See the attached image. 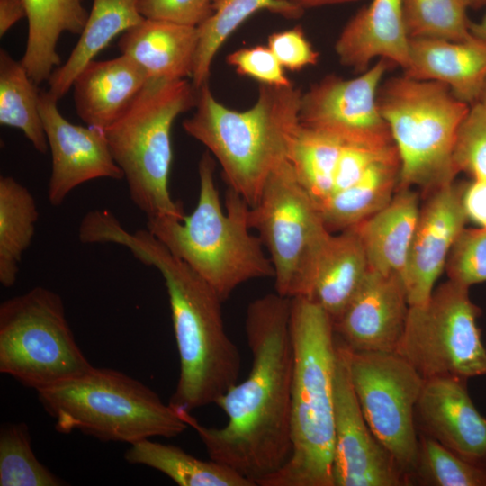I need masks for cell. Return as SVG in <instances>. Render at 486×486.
Wrapping results in <instances>:
<instances>
[{
	"mask_svg": "<svg viewBox=\"0 0 486 486\" xmlns=\"http://www.w3.org/2000/svg\"><path fill=\"white\" fill-rule=\"evenodd\" d=\"M291 301L275 292L248 304L245 330L252 365L247 378L215 403L227 417L224 426L206 427L190 411L176 409L195 430L210 459L256 486L281 470L292 453Z\"/></svg>",
	"mask_w": 486,
	"mask_h": 486,
	"instance_id": "6da1fadb",
	"label": "cell"
},
{
	"mask_svg": "<svg viewBox=\"0 0 486 486\" xmlns=\"http://www.w3.org/2000/svg\"><path fill=\"white\" fill-rule=\"evenodd\" d=\"M90 237L95 244L125 247L165 280L180 360L178 382L168 403L188 411L215 404L238 382L241 367L239 350L224 327L223 301L147 229L130 232L104 212L94 220Z\"/></svg>",
	"mask_w": 486,
	"mask_h": 486,
	"instance_id": "7a4b0ae2",
	"label": "cell"
},
{
	"mask_svg": "<svg viewBox=\"0 0 486 486\" xmlns=\"http://www.w3.org/2000/svg\"><path fill=\"white\" fill-rule=\"evenodd\" d=\"M293 348L292 453L261 486H334V376L337 359L332 318L306 297L291 301Z\"/></svg>",
	"mask_w": 486,
	"mask_h": 486,
	"instance_id": "3957f363",
	"label": "cell"
},
{
	"mask_svg": "<svg viewBox=\"0 0 486 486\" xmlns=\"http://www.w3.org/2000/svg\"><path fill=\"white\" fill-rule=\"evenodd\" d=\"M302 95L293 85L260 84L254 105L237 111L220 103L205 83L198 89L195 112L183 122V129L213 155L229 188L253 206L268 176L288 159L300 126Z\"/></svg>",
	"mask_w": 486,
	"mask_h": 486,
	"instance_id": "277c9868",
	"label": "cell"
},
{
	"mask_svg": "<svg viewBox=\"0 0 486 486\" xmlns=\"http://www.w3.org/2000/svg\"><path fill=\"white\" fill-rule=\"evenodd\" d=\"M215 162L207 150L198 164L199 197L183 220L148 218L147 230L173 255L201 275L224 302L242 284L274 276L258 236L250 232V205L228 188L223 210L215 179Z\"/></svg>",
	"mask_w": 486,
	"mask_h": 486,
	"instance_id": "5b68a950",
	"label": "cell"
},
{
	"mask_svg": "<svg viewBox=\"0 0 486 486\" xmlns=\"http://www.w3.org/2000/svg\"><path fill=\"white\" fill-rule=\"evenodd\" d=\"M37 393L59 433L78 430L102 441L131 445L154 436L174 437L188 428L153 390L111 368L94 366Z\"/></svg>",
	"mask_w": 486,
	"mask_h": 486,
	"instance_id": "8992f818",
	"label": "cell"
},
{
	"mask_svg": "<svg viewBox=\"0 0 486 486\" xmlns=\"http://www.w3.org/2000/svg\"><path fill=\"white\" fill-rule=\"evenodd\" d=\"M197 97L198 89L186 78H149L130 107L104 130L130 200L148 218L185 216L168 187L171 130L181 113L195 107Z\"/></svg>",
	"mask_w": 486,
	"mask_h": 486,
	"instance_id": "52a82bcc",
	"label": "cell"
},
{
	"mask_svg": "<svg viewBox=\"0 0 486 486\" xmlns=\"http://www.w3.org/2000/svg\"><path fill=\"white\" fill-rule=\"evenodd\" d=\"M377 103L400 157L399 187L432 192L454 182V150L470 104L444 84L404 74L382 82Z\"/></svg>",
	"mask_w": 486,
	"mask_h": 486,
	"instance_id": "ba28073f",
	"label": "cell"
},
{
	"mask_svg": "<svg viewBox=\"0 0 486 486\" xmlns=\"http://www.w3.org/2000/svg\"><path fill=\"white\" fill-rule=\"evenodd\" d=\"M94 366L78 346L56 292L36 286L0 304V372L40 391Z\"/></svg>",
	"mask_w": 486,
	"mask_h": 486,
	"instance_id": "9c48e42d",
	"label": "cell"
},
{
	"mask_svg": "<svg viewBox=\"0 0 486 486\" xmlns=\"http://www.w3.org/2000/svg\"><path fill=\"white\" fill-rule=\"evenodd\" d=\"M469 289L448 280L426 303L410 306L396 353L424 380L486 376V346L477 324L482 311Z\"/></svg>",
	"mask_w": 486,
	"mask_h": 486,
	"instance_id": "30bf717a",
	"label": "cell"
},
{
	"mask_svg": "<svg viewBox=\"0 0 486 486\" xmlns=\"http://www.w3.org/2000/svg\"><path fill=\"white\" fill-rule=\"evenodd\" d=\"M248 222L269 254L275 292L297 297L306 267L329 231L288 159L268 176L256 203L250 206Z\"/></svg>",
	"mask_w": 486,
	"mask_h": 486,
	"instance_id": "8fae6325",
	"label": "cell"
},
{
	"mask_svg": "<svg viewBox=\"0 0 486 486\" xmlns=\"http://www.w3.org/2000/svg\"><path fill=\"white\" fill-rule=\"evenodd\" d=\"M343 346L363 415L409 484L418 444L415 407L425 380L396 352H358Z\"/></svg>",
	"mask_w": 486,
	"mask_h": 486,
	"instance_id": "7c38bea8",
	"label": "cell"
},
{
	"mask_svg": "<svg viewBox=\"0 0 486 486\" xmlns=\"http://www.w3.org/2000/svg\"><path fill=\"white\" fill-rule=\"evenodd\" d=\"M392 65L380 58L354 78L329 75L313 84L302 92L300 124L333 136L344 144H394L377 103L380 86Z\"/></svg>",
	"mask_w": 486,
	"mask_h": 486,
	"instance_id": "4fadbf2b",
	"label": "cell"
},
{
	"mask_svg": "<svg viewBox=\"0 0 486 486\" xmlns=\"http://www.w3.org/2000/svg\"><path fill=\"white\" fill-rule=\"evenodd\" d=\"M334 486H409L395 459L369 428L353 389L345 347L336 337Z\"/></svg>",
	"mask_w": 486,
	"mask_h": 486,
	"instance_id": "5bb4252c",
	"label": "cell"
},
{
	"mask_svg": "<svg viewBox=\"0 0 486 486\" xmlns=\"http://www.w3.org/2000/svg\"><path fill=\"white\" fill-rule=\"evenodd\" d=\"M40 112L51 152L47 194L52 206L60 205L72 190L88 181L123 178L104 130L68 122L49 91L40 93Z\"/></svg>",
	"mask_w": 486,
	"mask_h": 486,
	"instance_id": "9a60e30c",
	"label": "cell"
},
{
	"mask_svg": "<svg viewBox=\"0 0 486 486\" xmlns=\"http://www.w3.org/2000/svg\"><path fill=\"white\" fill-rule=\"evenodd\" d=\"M465 183L454 182L431 192L420 206L402 280L410 306L426 303L451 249L468 221L463 193Z\"/></svg>",
	"mask_w": 486,
	"mask_h": 486,
	"instance_id": "2e32d148",
	"label": "cell"
},
{
	"mask_svg": "<svg viewBox=\"0 0 486 486\" xmlns=\"http://www.w3.org/2000/svg\"><path fill=\"white\" fill-rule=\"evenodd\" d=\"M409 310L402 277L369 269L346 309L333 321L336 337L352 351L396 352Z\"/></svg>",
	"mask_w": 486,
	"mask_h": 486,
	"instance_id": "e0dca14e",
	"label": "cell"
},
{
	"mask_svg": "<svg viewBox=\"0 0 486 486\" xmlns=\"http://www.w3.org/2000/svg\"><path fill=\"white\" fill-rule=\"evenodd\" d=\"M415 423L418 433L486 468V418L471 398L468 380L454 376L425 380L415 407Z\"/></svg>",
	"mask_w": 486,
	"mask_h": 486,
	"instance_id": "ac0fdd59",
	"label": "cell"
},
{
	"mask_svg": "<svg viewBox=\"0 0 486 486\" xmlns=\"http://www.w3.org/2000/svg\"><path fill=\"white\" fill-rule=\"evenodd\" d=\"M369 269L356 227L328 232L307 266L297 297L314 301L334 321L357 292Z\"/></svg>",
	"mask_w": 486,
	"mask_h": 486,
	"instance_id": "d6986e66",
	"label": "cell"
},
{
	"mask_svg": "<svg viewBox=\"0 0 486 486\" xmlns=\"http://www.w3.org/2000/svg\"><path fill=\"white\" fill-rule=\"evenodd\" d=\"M339 62L363 73L375 58L400 67L410 63V37L401 0H371L346 23L336 44Z\"/></svg>",
	"mask_w": 486,
	"mask_h": 486,
	"instance_id": "ffe728a7",
	"label": "cell"
},
{
	"mask_svg": "<svg viewBox=\"0 0 486 486\" xmlns=\"http://www.w3.org/2000/svg\"><path fill=\"white\" fill-rule=\"evenodd\" d=\"M148 79L145 69L126 55L94 59L72 85L76 113L86 125L105 130L130 107Z\"/></svg>",
	"mask_w": 486,
	"mask_h": 486,
	"instance_id": "44dd1931",
	"label": "cell"
},
{
	"mask_svg": "<svg viewBox=\"0 0 486 486\" xmlns=\"http://www.w3.org/2000/svg\"><path fill=\"white\" fill-rule=\"evenodd\" d=\"M404 75L444 84L456 98L472 105L486 80V43L474 36L461 41L410 39V63Z\"/></svg>",
	"mask_w": 486,
	"mask_h": 486,
	"instance_id": "7402d4cb",
	"label": "cell"
},
{
	"mask_svg": "<svg viewBox=\"0 0 486 486\" xmlns=\"http://www.w3.org/2000/svg\"><path fill=\"white\" fill-rule=\"evenodd\" d=\"M198 43V27L144 19L123 32L118 47L149 78L174 81L192 77Z\"/></svg>",
	"mask_w": 486,
	"mask_h": 486,
	"instance_id": "603a6c76",
	"label": "cell"
},
{
	"mask_svg": "<svg viewBox=\"0 0 486 486\" xmlns=\"http://www.w3.org/2000/svg\"><path fill=\"white\" fill-rule=\"evenodd\" d=\"M419 210L418 194L399 187L386 206L355 226L371 270L402 276Z\"/></svg>",
	"mask_w": 486,
	"mask_h": 486,
	"instance_id": "cb8c5ba5",
	"label": "cell"
},
{
	"mask_svg": "<svg viewBox=\"0 0 486 486\" xmlns=\"http://www.w3.org/2000/svg\"><path fill=\"white\" fill-rule=\"evenodd\" d=\"M28 37L21 60L36 85L60 66L57 44L64 32L81 34L88 18L83 0H25Z\"/></svg>",
	"mask_w": 486,
	"mask_h": 486,
	"instance_id": "d4e9b609",
	"label": "cell"
},
{
	"mask_svg": "<svg viewBox=\"0 0 486 486\" xmlns=\"http://www.w3.org/2000/svg\"><path fill=\"white\" fill-rule=\"evenodd\" d=\"M400 160L397 148L373 164L350 186L335 193L319 206L331 233L355 227L382 210L399 188Z\"/></svg>",
	"mask_w": 486,
	"mask_h": 486,
	"instance_id": "484cf974",
	"label": "cell"
},
{
	"mask_svg": "<svg viewBox=\"0 0 486 486\" xmlns=\"http://www.w3.org/2000/svg\"><path fill=\"white\" fill-rule=\"evenodd\" d=\"M141 0H94L79 40L67 61L50 75L49 93L61 99L72 87L78 73L120 33L140 23Z\"/></svg>",
	"mask_w": 486,
	"mask_h": 486,
	"instance_id": "4316f807",
	"label": "cell"
},
{
	"mask_svg": "<svg viewBox=\"0 0 486 486\" xmlns=\"http://www.w3.org/2000/svg\"><path fill=\"white\" fill-rule=\"evenodd\" d=\"M124 457L128 463L159 471L180 486H256L222 464L196 458L178 446L150 438L131 444Z\"/></svg>",
	"mask_w": 486,
	"mask_h": 486,
	"instance_id": "83f0119b",
	"label": "cell"
},
{
	"mask_svg": "<svg viewBox=\"0 0 486 486\" xmlns=\"http://www.w3.org/2000/svg\"><path fill=\"white\" fill-rule=\"evenodd\" d=\"M39 219L30 190L10 176L0 177V283L12 287Z\"/></svg>",
	"mask_w": 486,
	"mask_h": 486,
	"instance_id": "f1b7e54d",
	"label": "cell"
},
{
	"mask_svg": "<svg viewBox=\"0 0 486 486\" xmlns=\"http://www.w3.org/2000/svg\"><path fill=\"white\" fill-rule=\"evenodd\" d=\"M212 15L199 30V43L192 75L196 89L208 83L212 61L228 38L252 14L268 10L285 18H299L301 8L282 0H216Z\"/></svg>",
	"mask_w": 486,
	"mask_h": 486,
	"instance_id": "f546056e",
	"label": "cell"
},
{
	"mask_svg": "<svg viewBox=\"0 0 486 486\" xmlns=\"http://www.w3.org/2000/svg\"><path fill=\"white\" fill-rule=\"evenodd\" d=\"M21 61L0 50V123L19 129L40 153L49 144L40 112V93Z\"/></svg>",
	"mask_w": 486,
	"mask_h": 486,
	"instance_id": "4dcf8cb0",
	"label": "cell"
},
{
	"mask_svg": "<svg viewBox=\"0 0 486 486\" xmlns=\"http://www.w3.org/2000/svg\"><path fill=\"white\" fill-rule=\"evenodd\" d=\"M343 146L344 143L335 137L301 124L292 141L288 160L299 182L318 207L333 193Z\"/></svg>",
	"mask_w": 486,
	"mask_h": 486,
	"instance_id": "1f68e13d",
	"label": "cell"
},
{
	"mask_svg": "<svg viewBox=\"0 0 486 486\" xmlns=\"http://www.w3.org/2000/svg\"><path fill=\"white\" fill-rule=\"evenodd\" d=\"M409 485L486 486V468L468 462L418 433V452Z\"/></svg>",
	"mask_w": 486,
	"mask_h": 486,
	"instance_id": "d6a6232c",
	"label": "cell"
},
{
	"mask_svg": "<svg viewBox=\"0 0 486 486\" xmlns=\"http://www.w3.org/2000/svg\"><path fill=\"white\" fill-rule=\"evenodd\" d=\"M67 483L36 457L24 423L3 424L0 430V486H62Z\"/></svg>",
	"mask_w": 486,
	"mask_h": 486,
	"instance_id": "836d02e7",
	"label": "cell"
},
{
	"mask_svg": "<svg viewBox=\"0 0 486 486\" xmlns=\"http://www.w3.org/2000/svg\"><path fill=\"white\" fill-rule=\"evenodd\" d=\"M410 39L461 41L470 39L472 21L461 0H401Z\"/></svg>",
	"mask_w": 486,
	"mask_h": 486,
	"instance_id": "e575fe53",
	"label": "cell"
},
{
	"mask_svg": "<svg viewBox=\"0 0 486 486\" xmlns=\"http://www.w3.org/2000/svg\"><path fill=\"white\" fill-rule=\"evenodd\" d=\"M454 163L458 173L486 180V106L480 103L470 105L460 126Z\"/></svg>",
	"mask_w": 486,
	"mask_h": 486,
	"instance_id": "d590c367",
	"label": "cell"
},
{
	"mask_svg": "<svg viewBox=\"0 0 486 486\" xmlns=\"http://www.w3.org/2000/svg\"><path fill=\"white\" fill-rule=\"evenodd\" d=\"M445 270L448 280L468 288L486 282V228L463 230L451 249Z\"/></svg>",
	"mask_w": 486,
	"mask_h": 486,
	"instance_id": "8d00e7d4",
	"label": "cell"
},
{
	"mask_svg": "<svg viewBox=\"0 0 486 486\" xmlns=\"http://www.w3.org/2000/svg\"><path fill=\"white\" fill-rule=\"evenodd\" d=\"M226 60L237 74L256 79L260 84L274 86L293 85L268 46L256 45L237 50Z\"/></svg>",
	"mask_w": 486,
	"mask_h": 486,
	"instance_id": "74e56055",
	"label": "cell"
},
{
	"mask_svg": "<svg viewBox=\"0 0 486 486\" xmlns=\"http://www.w3.org/2000/svg\"><path fill=\"white\" fill-rule=\"evenodd\" d=\"M140 12L145 19L199 27L213 14L212 0H141Z\"/></svg>",
	"mask_w": 486,
	"mask_h": 486,
	"instance_id": "f35d334b",
	"label": "cell"
},
{
	"mask_svg": "<svg viewBox=\"0 0 486 486\" xmlns=\"http://www.w3.org/2000/svg\"><path fill=\"white\" fill-rule=\"evenodd\" d=\"M267 46L283 68L290 71L316 65L320 57L301 26L272 33L268 37Z\"/></svg>",
	"mask_w": 486,
	"mask_h": 486,
	"instance_id": "ab89813d",
	"label": "cell"
},
{
	"mask_svg": "<svg viewBox=\"0 0 486 486\" xmlns=\"http://www.w3.org/2000/svg\"><path fill=\"white\" fill-rule=\"evenodd\" d=\"M395 148L394 144L384 147L344 144L335 174L332 194L353 184L373 164Z\"/></svg>",
	"mask_w": 486,
	"mask_h": 486,
	"instance_id": "60d3db41",
	"label": "cell"
},
{
	"mask_svg": "<svg viewBox=\"0 0 486 486\" xmlns=\"http://www.w3.org/2000/svg\"><path fill=\"white\" fill-rule=\"evenodd\" d=\"M463 203L468 220L486 228V180L472 179L465 183Z\"/></svg>",
	"mask_w": 486,
	"mask_h": 486,
	"instance_id": "b9f144b4",
	"label": "cell"
},
{
	"mask_svg": "<svg viewBox=\"0 0 486 486\" xmlns=\"http://www.w3.org/2000/svg\"><path fill=\"white\" fill-rule=\"evenodd\" d=\"M24 17H27L25 0H0V36Z\"/></svg>",
	"mask_w": 486,
	"mask_h": 486,
	"instance_id": "7bdbcfd3",
	"label": "cell"
},
{
	"mask_svg": "<svg viewBox=\"0 0 486 486\" xmlns=\"http://www.w3.org/2000/svg\"><path fill=\"white\" fill-rule=\"evenodd\" d=\"M282 1L290 3L304 11L310 8L346 4V3L355 2L358 0H282Z\"/></svg>",
	"mask_w": 486,
	"mask_h": 486,
	"instance_id": "ee69618b",
	"label": "cell"
},
{
	"mask_svg": "<svg viewBox=\"0 0 486 486\" xmlns=\"http://www.w3.org/2000/svg\"><path fill=\"white\" fill-rule=\"evenodd\" d=\"M470 31L472 36L486 43V13L478 22H472Z\"/></svg>",
	"mask_w": 486,
	"mask_h": 486,
	"instance_id": "f6af8a7d",
	"label": "cell"
},
{
	"mask_svg": "<svg viewBox=\"0 0 486 486\" xmlns=\"http://www.w3.org/2000/svg\"><path fill=\"white\" fill-rule=\"evenodd\" d=\"M469 9H479L486 5V0H461Z\"/></svg>",
	"mask_w": 486,
	"mask_h": 486,
	"instance_id": "bcb514c9",
	"label": "cell"
},
{
	"mask_svg": "<svg viewBox=\"0 0 486 486\" xmlns=\"http://www.w3.org/2000/svg\"><path fill=\"white\" fill-rule=\"evenodd\" d=\"M476 103H480L482 105L486 106V80L482 86V92L480 94L479 99Z\"/></svg>",
	"mask_w": 486,
	"mask_h": 486,
	"instance_id": "7dc6e473",
	"label": "cell"
},
{
	"mask_svg": "<svg viewBox=\"0 0 486 486\" xmlns=\"http://www.w3.org/2000/svg\"><path fill=\"white\" fill-rule=\"evenodd\" d=\"M214 1H216V0H212V2H214Z\"/></svg>",
	"mask_w": 486,
	"mask_h": 486,
	"instance_id": "c3c4849f",
	"label": "cell"
}]
</instances>
